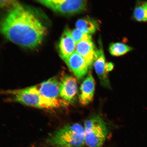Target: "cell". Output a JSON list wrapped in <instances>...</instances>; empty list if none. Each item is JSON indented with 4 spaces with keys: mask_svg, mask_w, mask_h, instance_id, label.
Instances as JSON below:
<instances>
[{
    "mask_svg": "<svg viewBox=\"0 0 147 147\" xmlns=\"http://www.w3.org/2000/svg\"><path fill=\"white\" fill-rule=\"evenodd\" d=\"M1 29L10 41L29 48L41 43L46 31L37 18L20 5L9 9L2 22Z\"/></svg>",
    "mask_w": 147,
    "mask_h": 147,
    "instance_id": "6da1fadb",
    "label": "cell"
},
{
    "mask_svg": "<svg viewBox=\"0 0 147 147\" xmlns=\"http://www.w3.org/2000/svg\"><path fill=\"white\" fill-rule=\"evenodd\" d=\"M96 51L92 38L83 40L76 44V52L85 59L91 68L93 64Z\"/></svg>",
    "mask_w": 147,
    "mask_h": 147,
    "instance_id": "7c38bea8",
    "label": "cell"
},
{
    "mask_svg": "<svg viewBox=\"0 0 147 147\" xmlns=\"http://www.w3.org/2000/svg\"><path fill=\"white\" fill-rule=\"evenodd\" d=\"M95 91V82L89 74L82 82L80 88L79 101L82 105L87 106L92 101Z\"/></svg>",
    "mask_w": 147,
    "mask_h": 147,
    "instance_id": "30bf717a",
    "label": "cell"
},
{
    "mask_svg": "<svg viewBox=\"0 0 147 147\" xmlns=\"http://www.w3.org/2000/svg\"><path fill=\"white\" fill-rule=\"evenodd\" d=\"M63 60L78 80L83 78L91 69L85 59L76 51Z\"/></svg>",
    "mask_w": 147,
    "mask_h": 147,
    "instance_id": "ba28073f",
    "label": "cell"
},
{
    "mask_svg": "<svg viewBox=\"0 0 147 147\" xmlns=\"http://www.w3.org/2000/svg\"><path fill=\"white\" fill-rule=\"evenodd\" d=\"M134 16L138 21H147V9L143 4L138 6L134 10Z\"/></svg>",
    "mask_w": 147,
    "mask_h": 147,
    "instance_id": "9a60e30c",
    "label": "cell"
},
{
    "mask_svg": "<svg viewBox=\"0 0 147 147\" xmlns=\"http://www.w3.org/2000/svg\"><path fill=\"white\" fill-rule=\"evenodd\" d=\"M113 67L114 65L113 63H110V62L106 63V69L108 73L111 71L113 68Z\"/></svg>",
    "mask_w": 147,
    "mask_h": 147,
    "instance_id": "ac0fdd59",
    "label": "cell"
},
{
    "mask_svg": "<svg viewBox=\"0 0 147 147\" xmlns=\"http://www.w3.org/2000/svg\"><path fill=\"white\" fill-rule=\"evenodd\" d=\"M70 33L73 39L76 44L83 40L92 38L90 35L84 34L77 28L70 30Z\"/></svg>",
    "mask_w": 147,
    "mask_h": 147,
    "instance_id": "2e32d148",
    "label": "cell"
},
{
    "mask_svg": "<svg viewBox=\"0 0 147 147\" xmlns=\"http://www.w3.org/2000/svg\"><path fill=\"white\" fill-rule=\"evenodd\" d=\"M7 96V100L19 102L28 106L41 109H52L61 106L47 100L40 94L36 86L3 92Z\"/></svg>",
    "mask_w": 147,
    "mask_h": 147,
    "instance_id": "7a4b0ae2",
    "label": "cell"
},
{
    "mask_svg": "<svg viewBox=\"0 0 147 147\" xmlns=\"http://www.w3.org/2000/svg\"><path fill=\"white\" fill-rule=\"evenodd\" d=\"M20 5L19 3L16 1H1V6L2 8H8L10 9Z\"/></svg>",
    "mask_w": 147,
    "mask_h": 147,
    "instance_id": "e0dca14e",
    "label": "cell"
},
{
    "mask_svg": "<svg viewBox=\"0 0 147 147\" xmlns=\"http://www.w3.org/2000/svg\"><path fill=\"white\" fill-rule=\"evenodd\" d=\"M36 1L54 11L68 15L84 11L87 6V1L80 0H46Z\"/></svg>",
    "mask_w": 147,
    "mask_h": 147,
    "instance_id": "5b68a950",
    "label": "cell"
},
{
    "mask_svg": "<svg viewBox=\"0 0 147 147\" xmlns=\"http://www.w3.org/2000/svg\"><path fill=\"white\" fill-rule=\"evenodd\" d=\"M78 92L77 79L71 75H63L59 82V94L62 100L68 105L74 102Z\"/></svg>",
    "mask_w": 147,
    "mask_h": 147,
    "instance_id": "52a82bcc",
    "label": "cell"
},
{
    "mask_svg": "<svg viewBox=\"0 0 147 147\" xmlns=\"http://www.w3.org/2000/svg\"><path fill=\"white\" fill-rule=\"evenodd\" d=\"M76 28L84 34H88L94 33L98 27V24L95 20L90 18H84L79 19L76 23Z\"/></svg>",
    "mask_w": 147,
    "mask_h": 147,
    "instance_id": "4fadbf2b",
    "label": "cell"
},
{
    "mask_svg": "<svg viewBox=\"0 0 147 147\" xmlns=\"http://www.w3.org/2000/svg\"><path fill=\"white\" fill-rule=\"evenodd\" d=\"M53 147H81L85 144L84 129L81 125H68L55 131L49 139Z\"/></svg>",
    "mask_w": 147,
    "mask_h": 147,
    "instance_id": "3957f363",
    "label": "cell"
},
{
    "mask_svg": "<svg viewBox=\"0 0 147 147\" xmlns=\"http://www.w3.org/2000/svg\"><path fill=\"white\" fill-rule=\"evenodd\" d=\"M76 45L71 36L70 30L66 28L61 38L59 46L60 56L63 60L76 51Z\"/></svg>",
    "mask_w": 147,
    "mask_h": 147,
    "instance_id": "8fae6325",
    "label": "cell"
},
{
    "mask_svg": "<svg viewBox=\"0 0 147 147\" xmlns=\"http://www.w3.org/2000/svg\"><path fill=\"white\" fill-rule=\"evenodd\" d=\"M145 7L147 9V2L144 3L143 4Z\"/></svg>",
    "mask_w": 147,
    "mask_h": 147,
    "instance_id": "d6986e66",
    "label": "cell"
},
{
    "mask_svg": "<svg viewBox=\"0 0 147 147\" xmlns=\"http://www.w3.org/2000/svg\"><path fill=\"white\" fill-rule=\"evenodd\" d=\"M40 94L47 100L62 106L67 105L61 98L59 82L56 78H53L36 86Z\"/></svg>",
    "mask_w": 147,
    "mask_h": 147,
    "instance_id": "8992f818",
    "label": "cell"
},
{
    "mask_svg": "<svg viewBox=\"0 0 147 147\" xmlns=\"http://www.w3.org/2000/svg\"><path fill=\"white\" fill-rule=\"evenodd\" d=\"M84 142L89 147H102L109 134L106 123L100 116L95 115L85 121Z\"/></svg>",
    "mask_w": 147,
    "mask_h": 147,
    "instance_id": "277c9868",
    "label": "cell"
},
{
    "mask_svg": "<svg viewBox=\"0 0 147 147\" xmlns=\"http://www.w3.org/2000/svg\"><path fill=\"white\" fill-rule=\"evenodd\" d=\"M102 46L96 50L93 65L96 72L98 75L101 85L103 87L110 89V84L108 78V73L106 69L105 57Z\"/></svg>",
    "mask_w": 147,
    "mask_h": 147,
    "instance_id": "9c48e42d",
    "label": "cell"
},
{
    "mask_svg": "<svg viewBox=\"0 0 147 147\" xmlns=\"http://www.w3.org/2000/svg\"><path fill=\"white\" fill-rule=\"evenodd\" d=\"M133 49L125 44L121 43H113L110 45L109 52L115 56H122L131 51Z\"/></svg>",
    "mask_w": 147,
    "mask_h": 147,
    "instance_id": "5bb4252c",
    "label": "cell"
}]
</instances>
